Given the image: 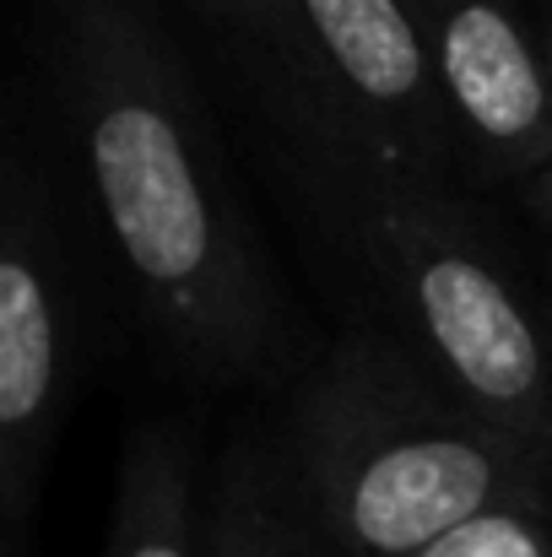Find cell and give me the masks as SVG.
Segmentation results:
<instances>
[{
  "instance_id": "cell-2",
  "label": "cell",
  "mask_w": 552,
  "mask_h": 557,
  "mask_svg": "<svg viewBox=\"0 0 552 557\" xmlns=\"http://www.w3.org/2000/svg\"><path fill=\"white\" fill-rule=\"evenodd\" d=\"M271 411L336 557H417L477 515L552 509L548 460L373 320H347Z\"/></svg>"
},
{
  "instance_id": "cell-6",
  "label": "cell",
  "mask_w": 552,
  "mask_h": 557,
  "mask_svg": "<svg viewBox=\"0 0 552 557\" xmlns=\"http://www.w3.org/2000/svg\"><path fill=\"white\" fill-rule=\"evenodd\" d=\"M461 152V185L520 189L552 163V87L531 5L406 0Z\"/></svg>"
},
{
  "instance_id": "cell-1",
  "label": "cell",
  "mask_w": 552,
  "mask_h": 557,
  "mask_svg": "<svg viewBox=\"0 0 552 557\" xmlns=\"http://www.w3.org/2000/svg\"><path fill=\"white\" fill-rule=\"evenodd\" d=\"M49 114L158 363L282 400L315 363L287 282L233 185L206 92L152 0H33Z\"/></svg>"
},
{
  "instance_id": "cell-10",
  "label": "cell",
  "mask_w": 552,
  "mask_h": 557,
  "mask_svg": "<svg viewBox=\"0 0 552 557\" xmlns=\"http://www.w3.org/2000/svg\"><path fill=\"white\" fill-rule=\"evenodd\" d=\"M417 557H552V509L548 504H515L477 515L439 536Z\"/></svg>"
},
{
  "instance_id": "cell-9",
  "label": "cell",
  "mask_w": 552,
  "mask_h": 557,
  "mask_svg": "<svg viewBox=\"0 0 552 557\" xmlns=\"http://www.w3.org/2000/svg\"><path fill=\"white\" fill-rule=\"evenodd\" d=\"M206 493L195 433L180 417H147L125 433L114 476L109 557H200Z\"/></svg>"
},
{
  "instance_id": "cell-13",
  "label": "cell",
  "mask_w": 552,
  "mask_h": 557,
  "mask_svg": "<svg viewBox=\"0 0 552 557\" xmlns=\"http://www.w3.org/2000/svg\"><path fill=\"white\" fill-rule=\"evenodd\" d=\"M537 287H542V304H548V320H552V244H548V260H542V276H537Z\"/></svg>"
},
{
  "instance_id": "cell-3",
  "label": "cell",
  "mask_w": 552,
  "mask_h": 557,
  "mask_svg": "<svg viewBox=\"0 0 552 557\" xmlns=\"http://www.w3.org/2000/svg\"><path fill=\"white\" fill-rule=\"evenodd\" d=\"M331 276L477 417L552 466V320L499 222L461 185H379Z\"/></svg>"
},
{
  "instance_id": "cell-7",
  "label": "cell",
  "mask_w": 552,
  "mask_h": 557,
  "mask_svg": "<svg viewBox=\"0 0 552 557\" xmlns=\"http://www.w3.org/2000/svg\"><path fill=\"white\" fill-rule=\"evenodd\" d=\"M298 11L331 82L379 141L384 163L412 185H461L444 92L406 16V0H298Z\"/></svg>"
},
{
  "instance_id": "cell-8",
  "label": "cell",
  "mask_w": 552,
  "mask_h": 557,
  "mask_svg": "<svg viewBox=\"0 0 552 557\" xmlns=\"http://www.w3.org/2000/svg\"><path fill=\"white\" fill-rule=\"evenodd\" d=\"M200 557H336L271 406L249 411L211 466Z\"/></svg>"
},
{
  "instance_id": "cell-14",
  "label": "cell",
  "mask_w": 552,
  "mask_h": 557,
  "mask_svg": "<svg viewBox=\"0 0 552 557\" xmlns=\"http://www.w3.org/2000/svg\"><path fill=\"white\" fill-rule=\"evenodd\" d=\"M27 553V542H16V536H5V542H0V557H22Z\"/></svg>"
},
{
  "instance_id": "cell-11",
  "label": "cell",
  "mask_w": 552,
  "mask_h": 557,
  "mask_svg": "<svg viewBox=\"0 0 552 557\" xmlns=\"http://www.w3.org/2000/svg\"><path fill=\"white\" fill-rule=\"evenodd\" d=\"M520 211L531 216V227H537V233L552 244V163L537 174V180H531V185L520 189Z\"/></svg>"
},
{
  "instance_id": "cell-12",
  "label": "cell",
  "mask_w": 552,
  "mask_h": 557,
  "mask_svg": "<svg viewBox=\"0 0 552 557\" xmlns=\"http://www.w3.org/2000/svg\"><path fill=\"white\" fill-rule=\"evenodd\" d=\"M531 22L542 38V65H548V87H552V0H531Z\"/></svg>"
},
{
  "instance_id": "cell-4",
  "label": "cell",
  "mask_w": 552,
  "mask_h": 557,
  "mask_svg": "<svg viewBox=\"0 0 552 557\" xmlns=\"http://www.w3.org/2000/svg\"><path fill=\"white\" fill-rule=\"evenodd\" d=\"M82 276L54 169L16 141L0 180V531L27 542L82 373Z\"/></svg>"
},
{
  "instance_id": "cell-5",
  "label": "cell",
  "mask_w": 552,
  "mask_h": 557,
  "mask_svg": "<svg viewBox=\"0 0 552 557\" xmlns=\"http://www.w3.org/2000/svg\"><path fill=\"white\" fill-rule=\"evenodd\" d=\"M222 71L233 76L244 109L260 120L282 195L298 211L309 244L336 265L364 200L401 174L384 163L342 87L331 82L298 0H184Z\"/></svg>"
}]
</instances>
